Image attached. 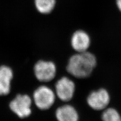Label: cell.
Here are the masks:
<instances>
[{
	"mask_svg": "<svg viewBox=\"0 0 121 121\" xmlns=\"http://www.w3.org/2000/svg\"><path fill=\"white\" fill-rule=\"evenodd\" d=\"M55 89L56 95L60 100L63 101H68L74 96L75 85L70 79L63 77L56 82Z\"/></svg>",
	"mask_w": 121,
	"mask_h": 121,
	"instance_id": "5b68a950",
	"label": "cell"
},
{
	"mask_svg": "<svg viewBox=\"0 0 121 121\" xmlns=\"http://www.w3.org/2000/svg\"><path fill=\"white\" fill-rule=\"evenodd\" d=\"M32 100L26 94H18L10 102L9 107L11 111L20 118H25L31 113Z\"/></svg>",
	"mask_w": 121,
	"mask_h": 121,
	"instance_id": "3957f363",
	"label": "cell"
},
{
	"mask_svg": "<svg viewBox=\"0 0 121 121\" xmlns=\"http://www.w3.org/2000/svg\"><path fill=\"white\" fill-rule=\"evenodd\" d=\"M71 43L74 50L78 52L87 51L90 44L89 35L83 30H77L71 37Z\"/></svg>",
	"mask_w": 121,
	"mask_h": 121,
	"instance_id": "52a82bcc",
	"label": "cell"
},
{
	"mask_svg": "<svg viewBox=\"0 0 121 121\" xmlns=\"http://www.w3.org/2000/svg\"><path fill=\"white\" fill-rule=\"evenodd\" d=\"M56 117L58 121H78L79 120L77 111L69 104L59 107L56 111Z\"/></svg>",
	"mask_w": 121,
	"mask_h": 121,
	"instance_id": "9c48e42d",
	"label": "cell"
},
{
	"mask_svg": "<svg viewBox=\"0 0 121 121\" xmlns=\"http://www.w3.org/2000/svg\"><path fill=\"white\" fill-rule=\"evenodd\" d=\"M56 68L55 64L51 61L40 60L34 67V73L38 80L47 82L55 77Z\"/></svg>",
	"mask_w": 121,
	"mask_h": 121,
	"instance_id": "277c9868",
	"label": "cell"
},
{
	"mask_svg": "<svg viewBox=\"0 0 121 121\" xmlns=\"http://www.w3.org/2000/svg\"><path fill=\"white\" fill-rule=\"evenodd\" d=\"M109 101L110 97L108 92L103 88L91 92L87 99L89 107L96 111L105 108L109 104Z\"/></svg>",
	"mask_w": 121,
	"mask_h": 121,
	"instance_id": "8992f818",
	"label": "cell"
},
{
	"mask_svg": "<svg viewBox=\"0 0 121 121\" xmlns=\"http://www.w3.org/2000/svg\"><path fill=\"white\" fill-rule=\"evenodd\" d=\"M116 3H117V6L118 7V9L121 12V0H117Z\"/></svg>",
	"mask_w": 121,
	"mask_h": 121,
	"instance_id": "7c38bea8",
	"label": "cell"
},
{
	"mask_svg": "<svg viewBox=\"0 0 121 121\" xmlns=\"http://www.w3.org/2000/svg\"><path fill=\"white\" fill-rule=\"evenodd\" d=\"M101 117L103 121H121V117L119 113L113 108L105 109Z\"/></svg>",
	"mask_w": 121,
	"mask_h": 121,
	"instance_id": "8fae6325",
	"label": "cell"
},
{
	"mask_svg": "<svg viewBox=\"0 0 121 121\" xmlns=\"http://www.w3.org/2000/svg\"><path fill=\"white\" fill-rule=\"evenodd\" d=\"M56 3V0H35L37 10L43 14L50 13L54 10Z\"/></svg>",
	"mask_w": 121,
	"mask_h": 121,
	"instance_id": "30bf717a",
	"label": "cell"
},
{
	"mask_svg": "<svg viewBox=\"0 0 121 121\" xmlns=\"http://www.w3.org/2000/svg\"><path fill=\"white\" fill-rule=\"evenodd\" d=\"M96 65L95 56L86 51L72 56L68 62L67 70L76 78H85L89 76Z\"/></svg>",
	"mask_w": 121,
	"mask_h": 121,
	"instance_id": "6da1fadb",
	"label": "cell"
},
{
	"mask_svg": "<svg viewBox=\"0 0 121 121\" xmlns=\"http://www.w3.org/2000/svg\"><path fill=\"white\" fill-rule=\"evenodd\" d=\"M13 77V72L10 67L6 65L0 67V95H6L10 93Z\"/></svg>",
	"mask_w": 121,
	"mask_h": 121,
	"instance_id": "ba28073f",
	"label": "cell"
},
{
	"mask_svg": "<svg viewBox=\"0 0 121 121\" xmlns=\"http://www.w3.org/2000/svg\"><path fill=\"white\" fill-rule=\"evenodd\" d=\"M33 98L38 108L41 110H46L54 104L56 96L54 92L50 87L43 85L35 91Z\"/></svg>",
	"mask_w": 121,
	"mask_h": 121,
	"instance_id": "7a4b0ae2",
	"label": "cell"
}]
</instances>
